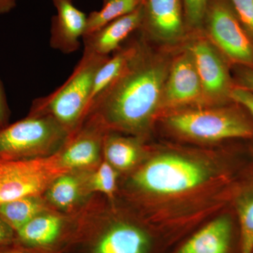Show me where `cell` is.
Segmentation results:
<instances>
[{"label":"cell","instance_id":"obj_1","mask_svg":"<svg viewBox=\"0 0 253 253\" xmlns=\"http://www.w3.org/2000/svg\"><path fill=\"white\" fill-rule=\"evenodd\" d=\"M171 63L172 59L154 52L141 41L122 74L95 100L85 118L106 131L144 134L161 108Z\"/></svg>","mask_w":253,"mask_h":253},{"label":"cell","instance_id":"obj_2","mask_svg":"<svg viewBox=\"0 0 253 253\" xmlns=\"http://www.w3.org/2000/svg\"><path fill=\"white\" fill-rule=\"evenodd\" d=\"M109 57L84 50L67 81L51 94L36 100L31 113L51 116L72 134L85 118L95 75Z\"/></svg>","mask_w":253,"mask_h":253},{"label":"cell","instance_id":"obj_3","mask_svg":"<svg viewBox=\"0 0 253 253\" xmlns=\"http://www.w3.org/2000/svg\"><path fill=\"white\" fill-rule=\"evenodd\" d=\"M71 134L49 115L30 113L0 128V162L36 159L58 152Z\"/></svg>","mask_w":253,"mask_h":253},{"label":"cell","instance_id":"obj_4","mask_svg":"<svg viewBox=\"0 0 253 253\" xmlns=\"http://www.w3.org/2000/svg\"><path fill=\"white\" fill-rule=\"evenodd\" d=\"M210 171L201 163L179 155L156 156L136 171L132 183L149 194L170 196L184 194L206 182Z\"/></svg>","mask_w":253,"mask_h":253},{"label":"cell","instance_id":"obj_5","mask_svg":"<svg viewBox=\"0 0 253 253\" xmlns=\"http://www.w3.org/2000/svg\"><path fill=\"white\" fill-rule=\"evenodd\" d=\"M166 123L179 135L201 142H217L253 136L251 123L241 113L229 108L176 111L168 116Z\"/></svg>","mask_w":253,"mask_h":253},{"label":"cell","instance_id":"obj_6","mask_svg":"<svg viewBox=\"0 0 253 253\" xmlns=\"http://www.w3.org/2000/svg\"><path fill=\"white\" fill-rule=\"evenodd\" d=\"M161 238L141 224L118 221L78 231L71 248L78 253H159Z\"/></svg>","mask_w":253,"mask_h":253},{"label":"cell","instance_id":"obj_7","mask_svg":"<svg viewBox=\"0 0 253 253\" xmlns=\"http://www.w3.org/2000/svg\"><path fill=\"white\" fill-rule=\"evenodd\" d=\"M203 32L226 61L253 68V41L229 0H209Z\"/></svg>","mask_w":253,"mask_h":253},{"label":"cell","instance_id":"obj_8","mask_svg":"<svg viewBox=\"0 0 253 253\" xmlns=\"http://www.w3.org/2000/svg\"><path fill=\"white\" fill-rule=\"evenodd\" d=\"M195 38L186 46L194 59L199 74L204 104H224L231 100L234 85L227 61L212 43L205 36L204 32L194 33Z\"/></svg>","mask_w":253,"mask_h":253},{"label":"cell","instance_id":"obj_9","mask_svg":"<svg viewBox=\"0 0 253 253\" xmlns=\"http://www.w3.org/2000/svg\"><path fill=\"white\" fill-rule=\"evenodd\" d=\"M0 204L28 196H40L65 171L57 163L30 159L2 162Z\"/></svg>","mask_w":253,"mask_h":253},{"label":"cell","instance_id":"obj_10","mask_svg":"<svg viewBox=\"0 0 253 253\" xmlns=\"http://www.w3.org/2000/svg\"><path fill=\"white\" fill-rule=\"evenodd\" d=\"M76 234L61 216L46 211L16 231L14 243L38 253H64Z\"/></svg>","mask_w":253,"mask_h":253},{"label":"cell","instance_id":"obj_11","mask_svg":"<svg viewBox=\"0 0 253 253\" xmlns=\"http://www.w3.org/2000/svg\"><path fill=\"white\" fill-rule=\"evenodd\" d=\"M140 30L164 46L179 44L188 34L183 0H144Z\"/></svg>","mask_w":253,"mask_h":253},{"label":"cell","instance_id":"obj_12","mask_svg":"<svg viewBox=\"0 0 253 253\" xmlns=\"http://www.w3.org/2000/svg\"><path fill=\"white\" fill-rule=\"evenodd\" d=\"M204 104L202 86L192 55L187 48L172 60L163 90L161 108L180 109Z\"/></svg>","mask_w":253,"mask_h":253},{"label":"cell","instance_id":"obj_13","mask_svg":"<svg viewBox=\"0 0 253 253\" xmlns=\"http://www.w3.org/2000/svg\"><path fill=\"white\" fill-rule=\"evenodd\" d=\"M171 253H241L239 227L229 216H220L194 231Z\"/></svg>","mask_w":253,"mask_h":253},{"label":"cell","instance_id":"obj_14","mask_svg":"<svg viewBox=\"0 0 253 253\" xmlns=\"http://www.w3.org/2000/svg\"><path fill=\"white\" fill-rule=\"evenodd\" d=\"M85 119L86 126H80L57 155V166L65 172L92 167L99 162L106 131L90 118Z\"/></svg>","mask_w":253,"mask_h":253},{"label":"cell","instance_id":"obj_15","mask_svg":"<svg viewBox=\"0 0 253 253\" xmlns=\"http://www.w3.org/2000/svg\"><path fill=\"white\" fill-rule=\"evenodd\" d=\"M57 14L52 18L50 45L64 54L79 49L85 33L87 16L78 9L73 0H51Z\"/></svg>","mask_w":253,"mask_h":253},{"label":"cell","instance_id":"obj_16","mask_svg":"<svg viewBox=\"0 0 253 253\" xmlns=\"http://www.w3.org/2000/svg\"><path fill=\"white\" fill-rule=\"evenodd\" d=\"M142 18L141 4L130 14L115 20L89 36L83 37L84 51L99 56H109L121 47L123 42L131 33L140 28Z\"/></svg>","mask_w":253,"mask_h":253},{"label":"cell","instance_id":"obj_17","mask_svg":"<svg viewBox=\"0 0 253 253\" xmlns=\"http://www.w3.org/2000/svg\"><path fill=\"white\" fill-rule=\"evenodd\" d=\"M139 42L140 41H135L129 45L121 46L117 51H115V54L111 57L109 56L100 66L95 75L86 114L95 100L122 74L128 63L136 54Z\"/></svg>","mask_w":253,"mask_h":253},{"label":"cell","instance_id":"obj_18","mask_svg":"<svg viewBox=\"0 0 253 253\" xmlns=\"http://www.w3.org/2000/svg\"><path fill=\"white\" fill-rule=\"evenodd\" d=\"M103 150L106 161L116 170L130 169L137 162L140 154V147L135 139L112 133L105 134Z\"/></svg>","mask_w":253,"mask_h":253},{"label":"cell","instance_id":"obj_19","mask_svg":"<svg viewBox=\"0 0 253 253\" xmlns=\"http://www.w3.org/2000/svg\"><path fill=\"white\" fill-rule=\"evenodd\" d=\"M82 179L70 172L59 174L46 190V199L54 207L62 211L72 209L81 199Z\"/></svg>","mask_w":253,"mask_h":253},{"label":"cell","instance_id":"obj_20","mask_svg":"<svg viewBox=\"0 0 253 253\" xmlns=\"http://www.w3.org/2000/svg\"><path fill=\"white\" fill-rule=\"evenodd\" d=\"M46 211L44 201L40 196L21 198L0 204V217L15 231Z\"/></svg>","mask_w":253,"mask_h":253},{"label":"cell","instance_id":"obj_21","mask_svg":"<svg viewBox=\"0 0 253 253\" xmlns=\"http://www.w3.org/2000/svg\"><path fill=\"white\" fill-rule=\"evenodd\" d=\"M143 1L144 0H109L104 3L102 9L92 11L87 16L85 33L83 37L89 36L115 20L130 14L138 9Z\"/></svg>","mask_w":253,"mask_h":253},{"label":"cell","instance_id":"obj_22","mask_svg":"<svg viewBox=\"0 0 253 253\" xmlns=\"http://www.w3.org/2000/svg\"><path fill=\"white\" fill-rule=\"evenodd\" d=\"M241 253L253 252V193L243 196L237 204Z\"/></svg>","mask_w":253,"mask_h":253},{"label":"cell","instance_id":"obj_23","mask_svg":"<svg viewBox=\"0 0 253 253\" xmlns=\"http://www.w3.org/2000/svg\"><path fill=\"white\" fill-rule=\"evenodd\" d=\"M117 176V170L105 161L91 174L86 183V189L113 198L116 192Z\"/></svg>","mask_w":253,"mask_h":253},{"label":"cell","instance_id":"obj_24","mask_svg":"<svg viewBox=\"0 0 253 253\" xmlns=\"http://www.w3.org/2000/svg\"><path fill=\"white\" fill-rule=\"evenodd\" d=\"M208 1L209 0H183L186 31L189 34L203 32Z\"/></svg>","mask_w":253,"mask_h":253},{"label":"cell","instance_id":"obj_25","mask_svg":"<svg viewBox=\"0 0 253 253\" xmlns=\"http://www.w3.org/2000/svg\"><path fill=\"white\" fill-rule=\"evenodd\" d=\"M245 31L253 41V0H229Z\"/></svg>","mask_w":253,"mask_h":253},{"label":"cell","instance_id":"obj_26","mask_svg":"<svg viewBox=\"0 0 253 253\" xmlns=\"http://www.w3.org/2000/svg\"><path fill=\"white\" fill-rule=\"evenodd\" d=\"M231 100L244 106L253 117V94L241 86H234L231 91Z\"/></svg>","mask_w":253,"mask_h":253},{"label":"cell","instance_id":"obj_27","mask_svg":"<svg viewBox=\"0 0 253 253\" xmlns=\"http://www.w3.org/2000/svg\"><path fill=\"white\" fill-rule=\"evenodd\" d=\"M16 237V231L0 217V248L13 244Z\"/></svg>","mask_w":253,"mask_h":253},{"label":"cell","instance_id":"obj_28","mask_svg":"<svg viewBox=\"0 0 253 253\" xmlns=\"http://www.w3.org/2000/svg\"><path fill=\"white\" fill-rule=\"evenodd\" d=\"M239 86L253 94V68L242 67L238 71Z\"/></svg>","mask_w":253,"mask_h":253},{"label":"cell","instance_id":"obj_29","mask_svg":"<svg viewBox=\"0 0 253 253\" xmlns=\"http://www.w3.org/2000/svg\"><path fill=\"white\" fill-rule=\"evenodd\" d=\"M9 113L6 94H5L4 88H3L2 84L0 81V126H1L7 125Z\"/></svg>","mask_w":253,"mask_h":253},{"label":"cell","instance_id":"obj_30","mask_svg":"<svg viewBox=\"0 0 253 253\" xmlns=\"http://www.w3.org/2000/svg\"><path fill=\"white\" fill-rule=\"evenodd\" d=\"M0 253H38L16 244L0 248Z\"/></svg>","mask_w":253,"mask_h":253},{"label":"cell","instance_id":"obj_31","mask_svg":"<svg viewBox=\"0 0 253 253\" xmlns=\"http://www.w3.org/2000/svg\"><path fill=\"white\" fill-rule=\"evenodd\" d=\"M15 0H0L1 6L4 11L9 9L14 4Z\"/></svg>","mask_w":253,"mask_h":253},{"label":"cell","instance_id":"obj_32","mask_svg":"<svg viewBox=\"0 0 253 253\" xmlns=\"http://www.w3.org/2000/svg\"><path fill=\"white\" fill-rule=\"evenodd\" d=\"M2 172H3L2 162H0V183H1V177H2Z\"/></svg>","mask_w":253,"mask_h":253},{"label":"cell","instance_id":"obj_33","mask_svg":"<svg viewBox=\"0 0 253 253\" xmlns=\"http://www.w3.org/2000/svg\"><path fill=\"white\" fill-rule=\"evenodd\" d=\"M107 1H109V0H104V3L106 2Z\"/></svg>","mask_w":253,"mask_h":253},{"label":"cell","instance_id":"obj_34","mask_svg":"<svg viewBox=\"0 0 253 253\" xmlns=\"http://www.w3.org/2000/svg\"><path fill=\"white\" fill-rule=\"evenodd\" d=\"M1 126H0V128H1Z\"/></svg>","mask_w":253,"mask_h":253},{"label":"cell","instance_id":"obj_35","mask_svg":"<svg viewBox=\"0 0 253 253\" xmlns=\"http://www.w3.org/2000/svg\"></svg>","mask_w":253,"mask_h":253}]
</instances>
